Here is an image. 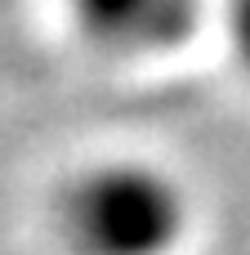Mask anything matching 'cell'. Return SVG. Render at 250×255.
<instances>
[{
	"mask_svg": "<svg viewBox=\"0 0 250 255\" xmlns=\"http://www.w3.org/2000/svg\"><path fill=\"white\" fill-rule=\"evenodd\" d=\"M237 36H242V49L250 54V0H237Z\"/></svg>",
	"mask_w": 250,
	"mask_h": 255,
	"instance_id": "obj_3",
	"label": "cell"
},
{
	"mask_svg": "<svg viewBox=\"0 0 250 255\" xmlns=\"http://www.w3.org/2000/svg\"><path fill=\"white\" fill-rule=\"evenodd\" d=\"M94 18H103V22H112V27H121V22H130V13H134V4L139 0H81Z\"/></svg>",
	"mask_w": 250,
	"mask_h": 255,
	"instance_id": "obj_2",
	"label": "cell"
},
{
	"mask_svg": "<svg viewBox=\"0 0 250 255\" xmlns=\"http://www.w3.org/2000/svg\"><path fill=\"white\" fill-rule=\"evenodd\" d=\"M72 233L89 255H161L179 233V197L152 170H103L76 188Z\"/></svg>",
	"mask_w": 250,
	"mask_h": 255,
	"instance_id": "obj_1",
	"label": "cell"
}]
</instances>
